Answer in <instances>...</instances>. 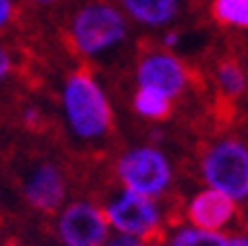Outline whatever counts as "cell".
Wrapping results in <instances>:
<instances>
[{"label": "cell", "mask_w": 248, "mask_h": 246, "mask_svg": "<svg viewBox=\"0 0 248 246\" xmlns=\"http://www.w3.org/2000/svg\"><path fill=\"white\" fill-rule=\"evenodd\" d=\"M62 107L69 127L80 140L104 138L113 127V113L107 96L87 69L71 73L64 82Z\"/></svg>", "instance_id": "cell-1"}, {"label": "cell", "mask_w": 248, "mask_h": 246, "mask_svg": "<svg viewBox=\"0 0 248 246\" xmlns=\"http://www.w3.org/2000/svg\"><path fill=\"white\" fill-rule=\"evenodd\" d=\"M202 175L208 189L235 202L248 200V147L237 138L215 142L202 158Z\"/></svg>", "instance_id": "cell-2"}, {"label": "cell", "mask_w": 248, "mask_h": 246, "mask_svg": "<svg viewBox=\"0 0 248 246\" xmlns=\"http://www.w3.org/2000/svg\"><path fill=\"white\" fill-rule=\"evenodd\" d=\"M126 38V20L115 7L104 2L87 5L71 22V40L80 53L98 56L115 49Z\"/></svg>", "instance_id": "cell-3"}, {"label": "cell", "mask_w": 248, "mask_h": 246, "mask_svg": "<svg viewBox=\"0 0 248 246\" xmlns=\"http://www.w3.org/2000/svg\"><path fill=\"white\" fill-rule=\"evenodd\" d=\"M118 178L126 191H133L144 197H160L170 184V164L162 151L153 147L131 149L120 158Z\"/></svg>", "instance_id": "cell-4"}, {"label": "cell", "mask_w": 248, "mask_h": 246, "mask_svg": "<svg viewBox=\"0 0 248 246\" xmlns=\"http://www.w3.org/2000/svg\"><path fill=\"white\" fill-rule=\"evenodd\" d=\"M107 224L113 226L120 235H133L142 240H164L160 229V209L155 200L124 189L102 211Z\"/></svg>", "instance_id": "cell-5"}, {"label": "cell", "mask_w": 248, "mask_h": 246, "mask_svg": "<svg viewBox=\"0 0 248 246\" xmlns=\"http://www.w3.org/2000/svg\"><path fill=\"white\" fill-rule=\"evenodd\" d=\"M58 237L64 246H104L108 240L107 217L89 202L69 204L58 220Z\"/></svg>", "instance_id": "cell-6"}, {"label": "cell", "mask_w": 248, "mask_h": 246, "mask_svg": "<svg viewBox=\"0 0 248 246\" xmlns=\"http://www.w3.org/2000/svg\"><path fill=\"white\" fill-rule=\"evenodd\" d=\"M138 82L140 89H151L173 100L188 84V69L180 58L166 51H149L138 65Z\"/></svg>", "instance_id": "cell-7"}, {"label": "cell", "mask_w": 248, "mask_h": 246, "mask_svg": "<svg viewBox=\"0 0 248 246\" xmlns=\"http://www.w3.org/2000/svg\"><path fill=\"white\" fill-rule=\"evenodd\" d=\"M22 193H25V200L36 211L53 213V211H58L62 206L64 195H67L64 175L60 173L56 164L40 162L25 175Z\"/></svg>", "instance_id": "cell-8"}, {"label": "cell", "mask_w": 248, "mask_h": 246, "mask_svg": "<svg viewBox=\"0 0 248 246\" xmlns=\"http://www.w3.org/2000/svg\"><path fill=\"white\" fill-rule=\"evenodd\" d=\"M186 215L195 229L222 233V229H226L237 217V202L231 200L228 195L219 193V191L206 189L191 200V204L186 209Z\"/></svg>", "instance_id": "cell-9"}, {"label": "cell", "mask_w": 248, "mask_h": 246, "mask_svg": "<svg viewBox=\"0 0 248 246\" xmlns=\"http://www.w3.org/2000/svg\"><path fill=\"white\" fill-rule=\"evenodd\" d=\"M122 7L133 20L146 27H164L175 18L180 0H122Z\"/></svg>", "instance_id": "cell-10"}, {"label": "cell", "mask_w": 248, "mask_h": 246, "mask_svg": "<svg viewBox=\"0 0 248 246\" xmlns=\"http://www.w3.org/2000/svg\"><path fill=\"white\" fill-rule=\"evenodd\" d=\"M217 87L226 100H235L246 91V71L235 58H224L217 65Z\"/></svg>", "instance_id": "cell-11"}, {"label": "cell", "mask_w": 248, "mask_h": 246, "mask_svg": "<svg viewBox=\"0 0 248 246\" xmlns=\"http://www.w3.org/2000/svg\"><path fill=\"white\" fill-rule=\"evenodd\" d=\"M133 109L142 118L164 120L170 115L173 100H169L166 96H162V93H157V91H151V89H140L133 98Z\"/></svg>", "instance_id": "cell-12"}, {"label": "cell", "mask_w": 248, "mask_h": 246, "mask_svg": "<svg viewBox=\"0 0 248 246\" xmlns=\"http://www.w3.org/2000/svg\"><path fill=\"white\" fill-rule=\"evenodd\" d=\"M213 16L222 25L248 29V0H213Z\"/></svg>", "instance_id": "cell-13"}, {"label": "cell", "mask_w": 248, "mask_h": 246, "mask_svg": "<svg viewBox=\"0 0 248 246\" xmlns=\"http://www.w3.org/2000/svg\"><path fill=\"white\" fill-rule=\"evenodd\" d=\"M226 235L222 233L202 231L195 226H182L180 231L173 233L166 246H226Z\"/></svg>", "instance_id": "cell-14"}, {"label": "cell", "mask_w": 248, "mask_h": 246, "mask_svg": "<svg viewBox=\"0 0 248 246\" xmlns=\"http://www.w3.org/2000/svg\"><path fill=\"white\" fill-rule=\"evenodd\" d=\"M162 240H142V237L133 235H113L111 240H107L104 246H157Z\"/></svg>", "instance_id": "cell-15"}, {"label": "cell", "mask_w": 248, "mask_h": 246, "mask_svg": "<svg viewBox=\"0 0 248 246\" xmlns=\"http://www.w3.org/2000/svg\"><path fill=\"white\" fill-rule=\"evenodd\" d=\"M14 20V2L11 0H0V31L7 29Z\"/></svg>", "instance_id": "cell-16"}, {"label": "cell", "mask_w": 248, "mask_h": 246, "mask_svg": "<svg viewBox=\"0 0 248 246\" xmlns=\"http://www.w3.org/2000/svg\"><path fill=\"white\" fill-rule=\"evenodd\" d=\"M11 69H14V62H11V53L7 51L2 45H0V82H2L7 76H9Z\"/></svg>", "instance_id": "cell-17"}, {"label": "cell", "mask_w": 248, "mask_h": 246, "mask_svg": "<svg viewBox=\"0 0 248 246\" xmlns=\"http://www.w3.org/2000/svg\"><path fill=\"white\" fill-rule=\"evenodd\" d=\"M177 40H180V36H177L175 31H170V33H166L164 40H162V45L166 47V49H173V47L177 45Z\"/></svg>", "instance_id": "cell-18"}, {"label": "cell", "mask_w": 248, "mask_h": 246, "mask_svg": "<svg viewBox=\"0 0 248 246\" xmlns=\"http://www.w3.org/2000/svg\"><path fill=\"white\" fill-rule=\"evenodd\" d=\"M226 246H248V235H237L226 242Z\"/></svg>", "instance_id": "cell-19"}, {"label": "cell", "mask_w": 248, "mask_h": 246, "mask_svg": "<svg viewBox=\"0 0 248 246\" xmlns=\"http://www.w3.org/2000/svg\"><path fill=\"white\" fill-rule=\"evenodd\" d=\"M33 2H38V5H51V2H56V0H33Z\"/></svg>", "instance_id": "cell-20"}, {"label": "cell", "mask_w": 248, "mask_h": 246, "mask_svg": "<svg viewBox=\"0 0 248 246\" xmlns=\"http://www.w3.org/2000/svg\"><path fill=\"white\" fill-rule=\"evenodd\" d=\"M2 246H20V244H16V242H7V244H2Z\"/></svg>", "instance_id": "cell-21"}]
</instances>
